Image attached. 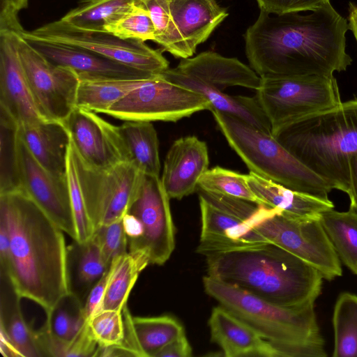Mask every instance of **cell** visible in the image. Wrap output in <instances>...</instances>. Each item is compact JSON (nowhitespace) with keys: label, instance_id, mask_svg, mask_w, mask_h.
Segmentation results:
<instances>
[{"label":"cell","instance_id":"cell-21","mask_svg":"<svg viewBox=\"0 0 357 357\" xmlns=\"http://www.w3.org/2000/svg\"><path fill=\"white\" fill-rule=\"evenodd\" d=\"M208 326L211 340L227 357H277L273 344L222 305L213 309Z\"/></svg>","mask_w":357,"mask_h":357},{"label":"cell","instance_id":"cell-18","mask_svg":"<svg viewBox=\"0 0 357 357\" xmlns=\"http://www.w3.org/2000/svg\"><path fill=\"white\" fill-rule=\"evenodd\" d=\"M199 197L202 229L198 253L206 257L270 243L254 229L256 212L245 220L241 219Z\"/></svg>","mask_w":357,"mask_h":357},{"label":"cell","instance_id":"cell-31","mask_svg":"<svg viewBox=\"0 0 357 357\" xmlns=\"http://www.w3.org/2000/svg\"><path fill=\"white\" fill-rule=\"evenodd\" d=\"M137 0H80L61 20L75 27L106 31V27L130 10Z\"/></svg>","mask_w":357,"mask_h":357},{"label":"cell","instance_id":"cell-24","mask_svg":"<svg viewBox=\"0 0 357 357\" xmlns=\"http://www.w3.org/2000/svg\"><path fill=\"white\" fill-rule=\"evenodd\" d=\"M248 184L262 205L276 208L287 216L319 218L334 205L329 200L298 192L264 178L253 172L247 174Z\"/></svg>","mask_w":357,"mask_h":357},{"label":"cell","instance_id":"cell-15","mask_svg":"<svg viewBox=\"0 0 357 357\" xmlns=\"http://www.w3.org/2000/svg\"><path fill=\"white\" fill-rule=\"evenodd\" d=\"M63 123L75 151L87 165L107 168L130 162L118 126L96 112L75 107Z\"/></svg>","mask_w":357,"mask_h":357},{"label":"cell","instance_id":"cell-40","mask_svg":"<svg viewBox=\"0 0 357 357\" xmlns=\"http://www.w3.org/2000/svg\"><path fill=\"white\" fill-rule=\"evenodd\" d=\"M66 176L72 209L77 227V238L76 241L84 243L92 238L95 228L87 213L77 174L70 144L67 158Z\"/></svg>","mask_w":357,"mask_h":357},{"label":"cell","instance_id":"cell-35","mask_svg":"<svg viewBox=\"0 0 357 357\" xmlns=\"http://www.w3.org/2000/svg\"><path fill=\"white\" fill-rule=\"evenodd\" d=\"M149 10L155 29L154 42L163 50L181 59L192 57L191 52L181 35L171 13L169 0H139Z\"/></svg>","mask_w":357,"mask_h":357},{"label":"cell","instance_id":"cell-23","mask_svg":"<svg viewBox=\"0 0 357 357\" xmlns=\"http://www.w3.org/2000/svg\"><path fill=\"white\" fill-rule=\"evenodd\" d=\"M161 75L174 84L202 95L211 104V110L215 109L234 116L260 130L271 133L268 119L256 96L228 95L181 74L174 68H168Z\"/></svg>","mask_w":357,"mask_h":357},{"label":"cell","instance_id":"cell-43","mask_svg":"<svg viewBox=\"0 0 357 357\" xmlns=\"http://www.w3.org/2000/svg\"><path fill=\"white\" fill-rule=\"evenodd\" d=\"M260 10L272 15L306 12L315 10L330 0H256Z\"/></svg>","mask_w":357,"mask_h":357},{"label":"cell","instance_id":"cell-36","mask_svg":"<svg viewBox=\"0 0 357 357\" xmlns=\"http://www.w3.org/2000/svg\"><path fill=\"white\" fill-rule=\"evenodd\" d=\"M0 194L21 190L19 169V124L0 109Z\"/></svg>","mask_w":357,"mask_h":357},{"label":"cell","instance_id":"cell-46","mask_svg":"<svg viewBox=\"0 0 357 357\" xmlns=\"http://www.w3.org/2000/svg\"><path fill=\"white\" fill-rule=\"evenodd\" d=\"M28 7V0H0V29L17 31L22 26L17 13Z\"/></svg>","mask_w":357,"mask_h":357},{"label":"cell","instance_id":"cell-49","mask_svg":"<svg viewBox=\"0 0 357 357\" xmlns=\"http://www.w3.org/2000/svg\"><path fill=\"white\" fill-rule=\"evenodd\" d=\"M350 185L349 195L350 199L349 209L357 213V154L349 160Z\"/></svg>","mask_w":357,"mask_h":357},{"label":"cell","instance_id":"cell-41","mask_svg":"<svg viewBox=\"0 0 357 357\" xmlns=\"http://www.w3.org/2000/svg\"><path fill=\"white\" fill-rule=\"evenodd\" d=\"M88 325L98 347L119 344L125 336V325L122 312L105 310L93 314Z\"/></svg>","mask_w":357,"mask_h":357},{"label":"cell","instance_id":"cell-9","mask_svg":"<svg viewBox=\"0 0 357 357\" xmlns=\"http://www.w3.org/2000/svg\"><path fill=\"white\" fill-rule=\"evenodd\" d=\"M254 229L270 243L312 265L324 279L331 280L342 275L340 260L319 218H291L271 208Z\"/></svg>","mask_w":357,"mask_h":357},{"label":"cell","instance_id":"cell-27","mask_svg":"<svg viewBox=\"0 0 357 357\" xmlns=\"http://www.w3.org/2000/svg\"><path fill=\"white\" fill-rule=\"evenodd\" d=\"M109 267L104 261L100 247L92 236L84 243L74 241L68 246L70 293L82 301Z\"/></svg>","mask_w":357,"mask_h":357},{"label":"cell","instance_id":"cell-13","mask_svg":"<svg viewBox=\"0 0 357 357\" xmlns=\"http://www.w3.org/2000/svg\"><path fill=\"white\" fill-rule=\"evenodd\" d=\"M169 199L159 176L145 174L139 192L127 212L137 217L144 228L142 237L129 245L128 251L144 255L151 264H164L175 247Z\"/></svg>","mask_w":357,"mask_h":357},{"label":"cell","instance_id":"cell-7","mask_svg":"<svg viewBox=\"0 0 357 357\" xmlns=\"http://www.w3.org/2000/svg\"><path fill=\"white\" fill-rule=\"evenodd\" d=\"M256 91L272 135L284 126L342 102L334 76L262 77Z\"/></svg>","mask_w":357,"mask_h":357},{"label":"cell","instance_id":"cell-20","mask_svg":"<svg viewBox=\"0 0 357 357\" xmlns=\"http://www.w3.org/2000/svg\"><path fill=\"white\" fill-rule=\"evenodd\" d=\"M174 69L222 91L236 86L257 91L261 84V77L250 67L236 58L225 57L213 51L181 59Z\"/></svg>","mask_w":357,"mask_h":357},{"label":"cell","instance_id":"cell-8","mask_svg":"<svg viewBox=\"0 0 357 357\" xmlns=\"http://www.w3.org/2000/svg\"><path fill=\"white\" fill-rule=\"evenodd\" d=\"M70 146L88 215L95 229L121 219L138 195L145 174L132 162L107 168L87 165Z\"/></svg>","mask_w":357,"mask_h":357},{"label":"cell","instance_id":"cell-51","mask_svg":"<svg viewBox=\"0 0 357 357\" xmlns=\"http://www.w3.org/2000/svg\"><path fill=\"white\" fill-rule=\"evenodd\" d=\"M348 24L356 40L357 41V4L350 2L349 4Z\"/></svg>","mask_w":357,"mask_h":357},{"label":"cell","instance_id":"cell-30","mask_svg":"<svg viewBox=\"0 0 357 357\" xmlns=\"http://www.w3.org/2000/svg\"><path fill=\"white\" fill-rule=\"evenodd\" d=\"M319 220L340 260L357 275V213L333 208Z\"/></svg>","mask_w":357,"mask_h":357},{"label":"cell","instance_id":"cell-48","mask_svg":"<svg viewBox=\"0 0 357 357\" xmlns=\"http://www.w3.org/2000/svg\"><path fill=\"white\" fill-rule=\"evenodd\" d=\"M122 220L128 246L137 242L142 237L144 228L139 220L129 213H126L123 215Z\"/></svg>","mask_w":357,"mask_h":357},{"label":"cell","instance_id":"cell-26","mask_svg":"<svg viewBox=\"0 0 357 357\" xmlns=\"http://www.w3.org/2000/svg\"><path fill=\"white\" fill-rule=\"evenodd\" d=\"M1 275L0 332L12 342L21 357H41L36 331L24 319L20 306L22 298L8 276Z\"/></svg>","mask_w":357,"mask_h":357},{"label":"cell","instance_id":"cell-37","mask_svg":"<svg viewBox=\"0 0 357 357\" xmlns=\"http://www.w3.org/2000/svg\"><path fill=\"white\" fill-rule=\"evenodd\" d=\"M84 303L69 293L47 313L43 325L59 340L70 342L86 321L83 314Z\"/></svg>","mask_w":357,"mask_h":357},{"label":"cell","instance_id":"cell-14","mask_svg":"<svg viewBox=\"0 0 357 357\" xmlns=\"http://www.w3.org/2000/svg\"><path fill=\"white\" fill-rule=\"evenodd\" d=\"M19 169L22 190L74 241L77 232L67 176H56L31 154L19 136Z\"/></svg>","mask_w":357,"mask_h":357},{"label":"cell","instance_id":"cell-38","mask_svg":"<svg viewBox=\"0 0 357 357\" xmlns=\"http://www.w3.org/2000/svg\"><path fill=\"white\" fill-rule=\"evenodd\" d=\"M197 189L243 199L262 205L251 190L247 174L219 166L208 169L201 177Z\"/></svg>","mask_w":357,"mask_h":357},{"label":"cell","instance_id":"cell-45","mask_svg":"<svg viewBox=\"0 0 357 357\" xmlns=\"http://www.w3.org/2000/svg\"><path fill=\"white\" fill-rule=\"evenodd\" d=\"M111 273V265L100 280L90 290L83 305V314L86 321L101 310L105 291Z\"/></svg>","mask_w":357,"mask_h":357},{"label":"cell","instance_id":"cell-25","mask_svg":"<svg viewBox=\"0 0 357 357\" xmlns=\"http://www.w3.org/2000/svg\"><path fill=\"white\" fill-rule=\"evenodd\" d=\"M172 17L191 52L227 17L216 0H169Z\"/></svg>","mask_w":357,"mask_h":357},{"label":"cell","instance_id":"cell-10","mask_svg":"<svg viewBox=\"0 0 357 357\" xmlns=\"http://www.w3.org/2000/svg\"><path fill=\"white\" fill-rule=\"evenodd\" d=\"M161 74L145 79L105 114L123 121L176 122L211 110L202 95L167 80Z\"/></svg>","mask_w":357,"mask_h":357},{"label":"cell","instance_id":"cell-2","mask_svg":"<svg viewBox=\"0 0 357 357\" xmlns=\"http://www.w3.org/2000/svg\"><path fill=\"white\" fill-rule=\"evenodd\" d=\"M0 220L8 229L5 272L22 298L49 312L70 293L63 231L21 189L0 194Z\"/></svg>","mask_w":357,"mask_h":357},{"label":"cell","instance_id":"cell-16","mask_svg":"<svg viewBox=\"0 0 357 357\" xmlns=\"http://www.w3.org/2000/svg\"><path fill=\"white\" fill-rule=\"evenodd\" d=\"M15 32L52 63L74 70L79 79H146L158 75L141 71L84 47L34 36L23 28Z\"/></svg>","mask_w":357,"mask_h":357},{"label":"cell","instance_id":"cell-4","mask_svg":"<svg viewBox=\"0 0 357 357\" xmlns=\"http://www.w3.org/2000/svg\"><path fill=\"white\" fill-rule=\"evenodd\" d=\"M332 189L347 194L357 154V99L300 119L273 135Z\"/></svg>","mask_w":357,"mask_h":357},{"label":"cell","instance_id":"cell-19","mask_svg":"<svg viewBox=\"0 0 357 357\" xmlns=\"http://www.w3.org/2000/svg\"><path fill=\"white\" fill-rule=\"evenodd\" d=\"M208 165V151L204 141L195 136L174 141L166 155L160 178L169 198L181 199L197 190Z\"/></svg>","mask_w":357,"mask_h":357},{"label":"cell","instance_id":"cell-47","mask_svg":"<svg viewBox=\"0 0 357 357\" xmlns=\"http://www.w3.org/2000/svg\"><path fill=\"white\" fill-rule=\"evenodd\" d=\"M192 352V347L185 334H183L163 347L154 357H190Z\"/></svg>","mask_w":357,"mask_h":357},{"label":"cell","instance_id":"cell-11","mask_svg":"<svg viewBox=\"0 0 357 357\" xmlns=\"http://www.w3.org/2000/svg\"><path fill=\"white\" fill-rule=\"evenodd\" d=\"M30 33L38 38L86 48L152 75H160L169 68L162 52L142 40L123 39L108 31L79 29L61 19Z\"/></svg>","mask_w":357,"mask_h":357},{"label":"cell","instance_id":"cell-1","mask_svg":"<svg viewBox=\"0 0 357 357\" xmlns=\"http://www.w3.org/2000/svg\"><path fill=\"white\" fill-rule=\"evenodd\" d=\"M260 10L244 34L250 68L261 77L326 76L345 71L347 20L328 1L305 13Z\"/></svg>","mask_w":357,"mask_h":357},{"label":"cell","instance_id":"cell-6","mask_svg":"<svg viewBox=\"0 0 357 357\" xmlns=\"http://www.w3.org/2000/svg\"><path fill=\"white\" fill-rule=\"evenodd\" d=\"M205 291L275 348L324 342L314 303L286 307L271 303L211 276L203 279Z\"/></svg>","mask_w":357,"mask_h":357},{"label":"cell","instance_id":"cell-22","mask_svg":"<svg viewBox=\"0 0 357 357\" xmlns=\"http://www.w3.org/2000/svg\"><path fill=\"white\" fill-rule=\"evenodd\" d=\"M20 139L33 158L47 171L66 176L70 134L63 123L41 120L19 126Z\"/></svg>","mask_w":357,"mask_h":357},{"label":"cell","instance_id":"cell-12","mask_svg":"<svg viewBox=\"0 0 357 357\" xmlns=\"http://www.w3.org/2000/svg\"><path fill=\"white\" fill-rule=\"evenodd\" d=\"M18 36L19 57L38 109L45 119L63 123L76 107L79 76L52 63Z\"/></svg>","mask_w":357,"mask_h":357},{"label":"cell","instance_id":"cell-28","mask_svg":"<svg viewBox=\"0 0 357 357\" xmlns=\"http://www.w3.org/2000/svg\"><path fill=\"white\" fill-rule=\"evenodd\" d=\"M118 128L130 161L134 162L145 174L159 176V142L151 122L124 121Z\"/></svg>","mask_w":357,"mask_h":357},{"label":"cell","instance_id":"cell-33","mask_svg":"<svg viewBox=\"0 0 357 357\" xmlns=\"http://www.w3.org/2000/svg\"><path fill=\"white\" fill-rule=\"evenodd\" d=\"M132 323L145 357H154L163 347L185 334L182 324L170 315L132 317Z\"/></svg>","mask_w":357,"mask_h":357},{"label":"cell","instance_id":"cell-5","mask_svg":"<svg viewBox=\"0 0 357 357\" xmlns=\"http://www.w3.org/2000/svg\"><path fill=\"white\" fill-rule=\"evenodd\" d=\"M230 147L253 172L289 189L329 200L331 187L271 134L244 121L210 110Z\"/></svg>","mask_w":357,"mask_h":357},{"label":"cell","instance_id":"cell-42","mask_svg":"<svg viewBox=\"0 0 357 357\" xmlns=\"http://www.w3.org/2000/svg\"><path fill=\"white\" fill-rule=\"evenodd\" d=\"M122 218L110 224L99 226L93 235L100 247L102 259L108 266L116 257L128 252V239Z\"/></svg>","mask_w":357,"mask_h":357},{"label":"cell","instance_id":"cell-3","mask_svg":"<svg viewBox=\"0 0 357 357\" xmlns=\"http://www.w3.org/2000/svg\"><path fill=\"white\" fill-rule=\"evenodd\" d=\"M206 257L208 275L280 306L314 303L321 292L319 272L272 243Z\"/></svg>","mask_w":357,"mask_h":357},{"label":"cell","instance_id":"cell-39","mask_svg":"<svg viewBox=\"0 0 357 357\" xmlns=\"http://www.w3.org/2000/svg\"><path fill=\"white\" fill-rule=\"evenodd\" d=\"M105 30L123 39L144 42L155 40V29L151 15L139 0Z\"/></svg>","mask_w":357,"mask_h":357},{"label":"cell","instance_id":"cell-34","mask_svg":"<svg viewBox=\"0 0 357 357\" xmlns=\"http://www.w3.org/2000/svg\"><path fill=\"white\" fill-rule=\"evenodd\" d=\"M333 357H357V296L344 292L337 298L333 315Z\"/></svg>","mask_w":357,"mask_h":357},{"label":"cell","instance_id":"cell-50","mask_svg":"<svg viewBox=\"0 0 357 357\" xmlns=\"http://www.w3.org/2000/svg\"><path fill=\"white\" fill-rule=\"evenodd\" d=\"M0 347L1 353L3 356H21L8 338L0 332Z\"/></svg>","mask_w":357,"mask_h":357},{"label":"cell","instance_id":"cell-32","mask_svg":"<svg viewBox=\"0 0 357 357\" xmlns=\"http://www.w3.org/2000/svg\"><path fill=\"white\" fill-rule=\"evenodd\" d=\"M146 267L129 252L116 257L105 291L101 310L122 312L139 273Z\"/></svg>","mask_w":357,"mask_h":357},{"label":"cell","instance_id":"cell-17","mask_svg":"<svg viewBox=\"0 0 357 357\" xmlns=\"http://www.w3.org/2000/svg\"><path fill=\"white\" fill-rule=\"evenodd\" d=\"M18 34L0 29V109L22 125L46 120L31 93L17 51Z\"/></svg>","mask_w":357,"mask_h":357},{"label":"cell","instance_id":"cell-44","mask_svg":"<svg viewBox=\"0 0 357 357\" xmlns=\"http://www.w3.org/2000/svg\"><path fill=\"white\" fill-rule=\"evenodd\" d=\"M98 344L86 321L75 337L68 343L66 357L95 356Z\"/></svg>","mask_w":357,"mask_h":357},{"label":"cell","instance_id":"cell-29","mask_svg":"<svg viewBox=\"0 0 357 357\" xmlns=\"http://www.w3.org/2000/svg\"><path fill=\"white\" fill-rule=\"evenodd\" d=\"M146 79H79L76 107L105 114Z\"/></svg>","mask_w":357,"mask_h":357}]
</instances>
